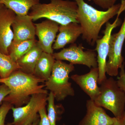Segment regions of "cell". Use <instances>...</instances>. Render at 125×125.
<instances>
[{"label":"cell","instance_id":"cell-10","mask_svg":"<svg viewBox=\"0 0 125 125\" xmlns=\"http://www.w3.org/2000/svg\"><path fill=\"white\" fill-rule=\"evenodd\" d=\"M36 36L38 38L37 43L43 52L49 54L54 53L52 48L56 34L59 31L58 23L47 20L41 23L34 24Z\"/></svg>","mask_w":125,"mask_h":125},{"label":"cell","instance_id":"cell-18","mask_svg":"<svg viewBox=\"0 0 125 125\" xmlns=\"http://www.w3.org/2000/svg\"><path fill=\"white\" fill-rule=\"evenodd\" d=\"M0 1L18 15L28 14L32 7L40 3L39 0H0Z\"/></svg>","mask_w":125,"mask_h":125},{"label":"cell","instance_id":"cell-14","mask_svg":"<svg viewBox=\"0 0 125 125\" xmlns=\"http://www.w3.org/2000/svg\"><path fill=\"white\" fill-rule=\"evenodd\" d=\"M32 19L29 14L16 16L12 24L14 41L35 39L36 29Z\"/></svg>","mask_w":125,"mask_h":125},{"label":"cell","instance_id":"cell-9","mask_svg":"<svg viewBox=\"0 0 125 125\" xmlns=\"http://www.w3.org/2000/svg\"><path fill=\"white\" fill-rule=\"evenodd\" d=\"M48 94H35L31 96L26 105L20 107H12L13 122L7 125H22L30 117L38 114L41 108L47 105Z\"/></svg>","mask_w":125,"mask_h":125},{"label":"cell","instance_id":"cell-33","mask_svg":"<svg viewBox=\"0 0 125 125\" xmlns=\"http://www.w3.org/2000/svg\"><path fill=\"white\" fill-rule=\"evenodd\" d=\"M0 84H1L0 83Z\"/></svg>","mask_w":125,"mask_h":125},{"label":"cell","instance_id":"cell-15","mask_svg":"<svg viewBox=\"0 0 125 125\" xmlns=\"http://www.w3.org/2000/svg\"><path fill=\"white\" fill-rule=\"evenodd\" d=\"M59 32L52 46L54 50H58L64 48L68 44L75 43L82 34L80 25L75 22L60 25Z\"/></svg>","mask_w":125,"mask_h":125},{"label":"cell","instance_id":"cell-1","mask_svg":"<svg viewBox=\"0 0 125 125\" xmlns=\"http://www.w3.org/2000/svg\"><path fill=\"white\" fill-rule=\"evenodd\" d=\"M45 82L33 74L20 70L15 71L7 78H0V83L4 84L10 90V94L3 102L10 103L16 107L22 106L28 103L34 94H48V90L43 88L45 84H40Z\"/></svg>","mask_w":125,"mask_h":125},{"label":"cell","instance_id":"cell-23","mask_svg":"<svg viewBox=\"0 0 125 125\" xmlns=\"http://www.w3.org/2000/svg\"><path fill=\"white\" fill-rule=\"evenodd\" d=\"M95 4L104 9H108L114 6L117 0H92Z\"/></svg>","mask_w":125,"mask_h":125},{"label":"cell","instance_id":"cell-12","mask_svg":"<svg viewBox=\"0 0 125 125\" xmlns=\"http://www.w3.org/2000/svg\"><path fill=\"white\" fill-rule=\"evenodd\" d=\"M98 67L91 68L90 71L83 75H73L71 78L78 84L81 89L89 96L90 99L94 101L100 93L99 87Z\"/></svg>","mask_w":125,"mask_h":125},{"label":"cell","instance_id":"cell-24","mask_svg":"<svg viewBox=\"0 0 125 125\" xmlns=\"http://www.w3.org/2000/svg\"><path fill=\"white\" fill-rule=\"evenodd\" d=\"M120 69V76L118 77L117 82L119 87L125 93V71L124 63L121 67Z\"/></svg>","mask_w":125,"mask_h":125},{"label":"cell","instance_id":"cell-13","mask_svg":"<svg viewBox=\"0 0 125 125\" xmlns=\"http://www.w3.org/2000/svg\"><path fill=\"white\" fill-rule=\"evenodd\" d=\"M86 107V114L78 125H111L116 120V117L109 116L103 107L91 99L87 100Z\"/></svg>","mask_w":125,"mask_h":125},{"label":"cell","instance_id":"cell-5","mask_svg":"<svg viewBox=\"0 0 125 125\" xmlns=\"http://www.w3.org/2000/svg\"><path fill=\"white\" fill-rule=\"evenodd\" d=\"M100 85V94L94 103L112 112L115 117L122 116L125 112V93L117 81L112 77L107 78Z\"/></svg>","mask_w":125,"mask_h":125},{"label":"cell","instance_id":"cell-2","mask_svg":"<svg viewBox=\"0 0 125 125\" xmlns=\"http://www.w3.org/2000/svg\"><path fill=\"white\" fill-rule=\"evenodd\" d=\"M78 5L77 20L82 31V38L89 45L94 46L99 39V34L103 25L117 15L121 7L118 3L101 11L87 4L84 0H74Z\"/></svg>","mask_w":125,"mask_h":125},{"label":"cell","instance_id":"cell-7","mask_svg":"<svg viewBox=\"0 0 125 125\" xmlns=\"http://www.w3.org/2000/svg\"><path fill=\"white\" fill-rule=\"evenodd\" d=\"M82 44L78 46L72 44L60 51L54 53L52 55L56 60L66 61L72 64L84 65L90 68L98 67L97 55L94 51H84Z\"/></svg>","mask_w":125,"mask_h":125},{"label":"cell","instance_id":"cell-27","mask_svg":"<svg viewBox=\"0 0 125 125\" xmlns=\"http://www.w3.org/2000/svg\"><path fill=\"white\" fill-rule=\"evenodd\" d=\"M39 115L36 114L31 116L22 125H33L34 122L39 120Z\"/></svg>","mask_w":125,"mask_h":125},{"label":"cell","instance_id":"cell-6","mask_svg":"<svg viewBox=\"0 0 125 125\" xmlns=\"http://www.w3.org/2000/svg\"><path fill=\"white\" fill-rule=\"evenodd\" d=\"M121 3V7L117 15L116 19L112 23L108 22L106 24V27L103 32L104 36L102 38L98 39L96 41L95 51L97 52V61L99 73L98 84H101L107 78L106 76V67L107 58L109 51V40L113 30L121 24V20L119 18V16L125 10V0H122Z\"/></svg>","mask_w":125,"mask_h":125},{"label":"cell","instance_id":"cell-16","mask_svg":"<svg viewBox=\"0 0 125 125\" xmlns=\"http://www.w3.org/2000/svg\"><path fill=\"white\" fill-rule=\"evenodd\" d=\"M43 52L37 43L17 62L20 70L26 73L33 74L34 69Z\"/></svg>","mask_w":125,"mask_h":125},{"label":"cell","instance_id":"cell-25","mask_svg":"<svg viewBox=\"0 0 125 125\" xmlns=\"http://www.w3.org/2000/svg\"><path fill=\"white\" fill-rule=\"evenodd\" d=\"M38 113L40 118V122L41 125H50V122L47 114L46 108L43 107L39 110Z\"/></svg>","mask_w":125,"mask_h":125},{"label":"cell","instance_id":"cell-11","mask_svg":"<svg viewBox=\"0 0 125 125\" xmlns=\"http://www.w3.org/2000/svg\"><path fill=\"white\" fill-rule=\"evenodd\" d=\"M16 14L4 5L0 10V52L9 55V49L14 39L12 24Z\"/></svg>","mask_w":125,"mask_h":125},{"label":"cell","instance_id":"cell-3","mask_svg":"<svg viewBox=\"0 0 125 125\" xmlns=\"http://www.w3.org/2000/svg\"><path fill=\"white\" fill-rule=\"evenodd\" d=\"M78 7L75 1L69 0H50L48 4L39 3L31 8L29 14L33 21L46 18L60 25L78 23Z\"/></svg>","mask_w":125,"mask_h":125},{"label":"cell","instance_id":"cell-20","mask_svg":"<svg viewBox=\"0 0 125 125\" xmlns=\"http://www.w3.org/2000/svg\"><path fill=\"white\" fill-rule=\"evenodd\" d=\"M19 69L17 62L10 55L0 52V78H7L14 71Z\"/></svg>","mask_w":125,"mask_h":125},{"label":"cell","instance_id":"cell-4","mask_svg":"<svg viewBox=\"0 0 125 125\" xmlns=\"http://www.w3.org/2000/svg\"><path fill=\"white\" fill-rule=\"evenodd\" d=\"M74 70V65L62 61L56 60L51 74L45 81V89L53 94L55 99L60 102L68 96H73L75 91L69 82L70 73Z\"/></svg>","mask_w":125,"mask_h":125},{"label":"cell","instance_id":"cell-19","mask_svg":"<svg viewBox=\"0 0 125 125\" xmlns=\"http://www.w3.org/2000/svg\"><path fill=\"white\" fill-rule=\"evenodd\" d=\"M37 42L36 39L21 41L13 40L9 48V55L16 62L29 51Z\"/></svg>","mask_w":125,"mask_h":125},{"label":"cell","instance_id":"cell-21","mask_svg":"<svg viewBox=\"0 0 125 125\" xmlns=\"http://www.w3.org/2000/svg\"><path fill=\"white\" fill-rule=\"evenodd\" d=\"M55 98L51 92L48 94V117L50 125H56L58 118V113L56 106L55 104Z\"/></svg>","mask_w":125,"mask_h":125},{"label":"cell","instance_id":"cell-30","mask_svg":"<svg viewBox=\"0 0 125 125\" xmlns=\"http://www.w3.org/2000/svg\"><path fill=\"white\" fill-rule=\"evenodd\" d=\"M4 5L3 4H2V3L0 1V9H1V8L2 7V6H4Z\"/></svg>","mask_w":125,"mask_h":125},{"label":"cell","instance_id":"cell-22","mask_svg":"<svg viewBox=\"0 0 125 125\" xmlns=\"http://www.w3.org/2000/svg\"><path fill=\"white\" fill-rule=\"evenodd\" d=\"M13 105L10 103L3 102L0 106V125H5V120L7 114L11 109Z\"/></svg>","mask_w":125,"mask_h":125},{"label":"cell","instance_id":"cell-28","mask_svg":"<svg viewBox=\"0 0 125 125\" xmlns=\"http://www.w3.org/2000/svg\"><path fill=\"white\" fill-rule=\"evenodd\" d=\"M111 125H125V112L121 116L116 117L114 123Z\"/></svg>","mask_w":125,"mask_h":125},{"label":"cell","instance_id":"cell-29","mask_svg":"<svg viewBox=\"0 0 125 125\" xmlns=\"http://www.w3.org/2000/svg\"><path fill=\"white\" fill-rule=\"evenodd\" d=\"M40 120V119H39V120H38L36 121V122H34V123L33 125H38V123H39Z\"/></svg>","mask_w":125,"mask_h":125},{"label":"cell","instance_id":"cell-26","mask_svg":"<svg viewBox=\"0 0 125 125\" xmlns=\"http://www.w3.org/2000/svg\"><path fill=\"white\" fill-rule=\"evenodd\" d=\"M9 87L4 84H0V105L3 102L4 99L10 94Z\"/></svg>","mask_w":125,"mask_h":125},{"label":"cell","instance_id":"cell-17","mask_svg":"<svg viewBox=\"0 0 125 125\" xmlns=\"http://www.w3.org/2000/svg\"><path fill=\"white\" fill-rule=\"evenodd\" d=\"M56 60L52 54L43 52L34 69L33 75L45 81L51 74Z\"/></svg>","mask_w":125,"mask_h":125},{"label":"cell","instance_id":"cell-31","mask_svg":"<svg viewBox=\"0 0 125 125\" xmlns=\"http://www.w3.org/2000/svg\"><path fill=\"white\" fill-rule=\"evenodd\" d=\"M38 125H41V123H40V121H39V123H38Z\"/></svg>","mask_w":125,"mask_h":125},{"label":"cell","instance_id":"cell-32","mask_svg":"<svg viewBox=\"0 0 125 125\" xmlns=\"http://www.w3.org/2000/svg\"><path fill=\"white\" fill-rule=\"evenodd\" d=\"M65 125V124H63V125Z\"/></svg>","mask_w":125,"mask_h":125},{"label":"cell","instance_id":"cell-8","mask_svg":"<svg viewBox=\"0 0 125 125\" xmlns=\"http://www.w3.org/2000/svg\"><path fill=\"white\" fill-rule=\"evenodd\" d=\"M125 40V16L119 31L112 34L109 42L108 60L106 64V73L109 76H116L118 70L123 64L124 58L122 55V48Z\"/></svg>","mask_w":125,"mask_h":125}]
</instances>
